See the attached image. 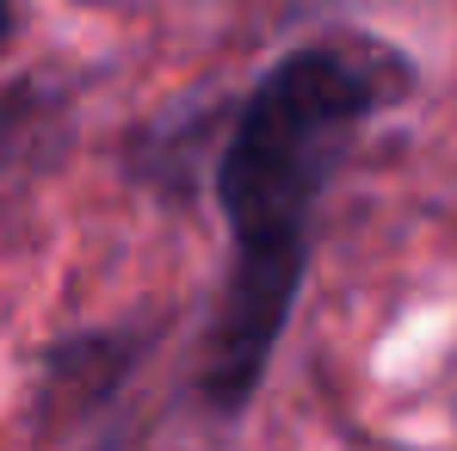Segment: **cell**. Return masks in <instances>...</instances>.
I'll use <instances>...</instances> for the list:
<instances>
[{"instance_id": "obj_1", "label": "cell", "mask_w": 457, "mask_h": 451, "mask_svg": "<svg viewBox=\"0 0 457 451\" xmlns=\"http://www.w3.org/2000/svg\"><path fill=\"white\" fill-rule=\"evenodd\" d=\"M408 87L414 63L389 38L321 31L291 44L235 99L211 173L228 266L198 353V402L217 421H241L260 402L315 260L321 198Z\"/></svg>"}, {"instance_id": "obj_2", "label": "cell", "mask_w": 457, "mask_h": 451, "mask_svg": "<svg viewBox=\"0 0 457 451\" xmlns=\"http://www.w3.org/2000/svg\"><path fill=\"white\" fill-rule=\"evenodd\" d=\"M149 353V334L143 328H93V334H69L50 347L44 359V402L62 414V421H80L93 414L99 402H112V389H124L130 372L143 365Z\"/></svg>"}, {"instance_id": "obj_3", "label": "cell", "mask_w": 457, "mask_h": 451, "mask_svg": "<svg viewBox=\"0 0 457 451\" xmlns=\"http://www.w3.org/2000/svg\"><path fill=\"white\" fill-rule=\"evenodd\" d=\"M12 31H19V13H12V6H6V0H0V44H6V38H12Z\"/></svg>"}]
</instances>
